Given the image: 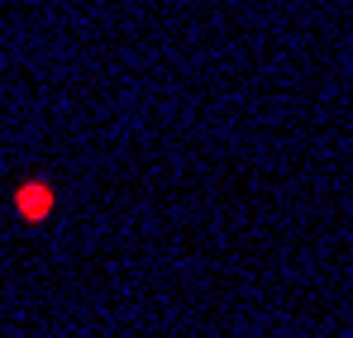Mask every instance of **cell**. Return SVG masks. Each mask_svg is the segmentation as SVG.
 <instances>
[{
	"instance_id": "1",
	"label": "cell",
	"mask_w": 353,
	"mask_h": 338,
	"mask_svg": "<svg viewBox=\"0 0 353 338\" xmlns=\"http://www.w3.org/2000/svg\"><path fill=\"white\" fill-rule=\"evenodd\" d=\"M14 205H19V215H24L29 224H43V220H48V205H53V191H48L43 181H24V186L14 191Z\"/></svg>"
}]
</instances>
